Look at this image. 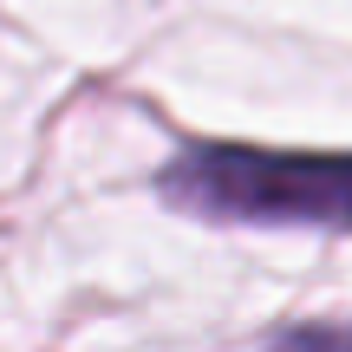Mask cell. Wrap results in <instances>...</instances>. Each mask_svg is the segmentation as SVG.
I'll use <instances>...</instances> for the list:
<instances>
[{"label": "cell", "mask_w": 352, "mask_h": 352, "mask_svg": "<svg viewBox=\"0 0 352 352\" xmlns=\"http://www.w3.org/2000/svg\"><path fill=\"white\" fill-rule=\"evenodd\" d=\"M157 202L222 228H314L352 235V157L183 138L157 170Z\"/></svg>", "instance_id": "cell-1"}]
</instances>
